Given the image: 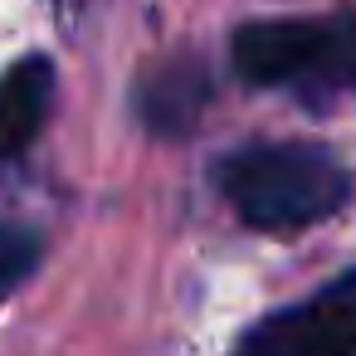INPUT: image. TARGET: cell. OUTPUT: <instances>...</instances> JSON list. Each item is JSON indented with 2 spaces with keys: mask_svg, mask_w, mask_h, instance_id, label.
<instances>
[{
  "mask_svg": "<svg viewBox=\"0 0 356 356\" xmlns=\"http://www.w3.org/2000/svg\"><path fill=\"white\" fill-rule=\"evenodd\" d=\"M234 215L254 229H302L351 200V171L312 142H259L215 171Z\"/></svg>",
  "mask_w": 356,
  "mask_h": 356,
  "instance_id": "cell-1",
  "label": "cell"
},
{
  "mask_svg": "<svg viewBox=\"0 0 356 356\" xmlns=\"http://www.w3.org/2000/svg\"><path fill=\"white\" fill-rule=\"evenodd\" d=\"M234 74L254 88H298L332 98L356 83V25L351 20H254L234 35Z\"/></svg>",
  "mask_w": 356,
  "mask_h": 356,
  "instance_id": "cell-2",
  "label": "cell"
},
{
  "mask_svg": "<svg viewBox=\"0 0 356 356\" xmlns=\"http://www.w3.org/2000/svg\"><path fill=\"white\" fill-rule=\"evenodd\" d=\"M249 341L268 356H356V268L307 302L259 322Z\"/></svg>",
  "mask_w": 356,
  "mask_h": 356,
  "instance_id": "cell-3",
  "label": "cell"
},
{
  "mask_svg": "<svg viewBox=\"0 0 356 356\" xmlns=\"http://www.w3.org/2000/svg\"><path fill=\"white\" fill-rule=\"evenodd\" d=\"M49 108H54V64L44 54H30L0 79V161L20 156L44 132Z\"/></svg>",
  "mask_w": 356,
  "mask_h": 356,
  "instance_id": "cell-4",
  "label": "cell"
},
{
  "mask_svg": "<svg viewBox=\"0 0 356 356\" xmlns=\"http://www.w3.org/2000/svg\"><path fill=\"white\" fill-rule=\"evenodd\" d=\"M205 103V79L195 64L152 69L142 79V118L156 132H186L195 122V108Z\"/></svg>",
  "mask_w": 356,
  "mask_h": 356,
  "instance_id": "cell-5",
  "label": "cell"
},
{
  "mask_svg": "<svg viewBox=\"0 0 356 356\" xmlns=\"http://www.w3.org/2000/svg\"><path fill=\"white\" fill-rule=\"evenodd\" d=\"M40 264V239L25 225H0V298L15 293Z\"/></svg>",
  "mask_w": 356,
  "mask_h": 356,
  "instance_id": "cell-6",
  "label": "cell"
},
{
  "mask_svg": "<svg viewBox=\"0 0 356 356\" xmlns=\"http://www.w3.org/2000/svg\"><path fill=\"white\" fill-rule=\"evenodd\" d=\"M234 356H268V351H259V346H254V341H249V337H244V341H239V351H234Z\"/></svg>",
  "mask_w": 356,
  "mask_h": 356,
  "instance_id": "cell-7",
  "label": "cell"
}]
</instances>
